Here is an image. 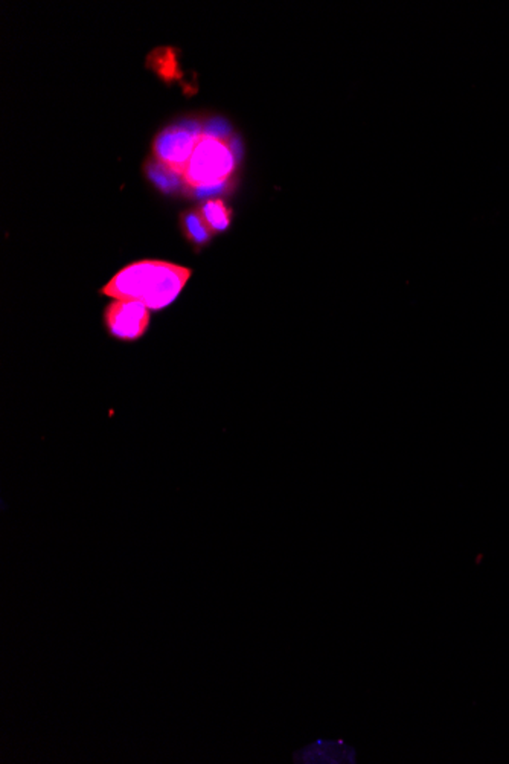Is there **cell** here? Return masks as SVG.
Masks as SVG:
<instances>
[{"instance_id": "cell-2", "label": "cell", "mask_w": 509, "mask_h": 764, "mask_svg": "<svg viewBox=\"0 0 509 764\" xmlns=\"http://www.w3.org/2000/svg\"><path fill=\"white\" fill-rule=\"evenodd\" d=\"M237 165L238 153L232 149L229 139L205 132L182 177L186 190L212 193L226 185Z\"/></svg>"}, {"instance_id": "cell-4", "label": "cell", "mask_w": 509, "mask_h": 764, "mask_svg": "<svg viewBox=\"0 0 509 764\" xmlns=\"http://www.w3.org/2000/svg\"><path fill=\"white\" fill-rule=\"evenodd\" d=\"M104 323L114 338L133 342L148 330L149 308L140 301L115 299L104 312Z\"/></svg>"}, {"instance_id": "cell-6", "label": "cell", "mask_w": 509, "mask_h": 764, "mask_svg": "<svg viewBox=\"0 0 509 764\" xmlns=\"http://www.w3.org/2000/svg\"><path fill=\"white\" fill-rule=\"evenodd\" d=\"M179 220H181V229L183 236L192 246L200 249L211 242L214 234L209 229V226L206 225L200 210H185V212H182Z\"/></svg>"}, {"instance_id": "cell-1", "label": "cell", "mask_w": 509, "mask_h": 764, "mask_svg": "<svg viewBox=\"0 0 509 764\" xmlns=\"http://www.w3.org/2000/svg\"><path fill=\"white\" fill-rule=\"evenodd\" d=\"M191 273V269L174 262L140 260L121 269L101 293L108 298L140 301L157 312L174 303Z\"/></svg>"}, {"instance_id": "cell-3", "label": "cell", "mask_w": 509, "mask_h": 764, "mask_svg": "<svg viewBox=\"0 0 509 764\" xmlns=\"http://www.w3.org/2000/svg\"><path fill=\"white\" fill-rule=\"evenodd\" d=\"M203 133L205 127L197 123L166 127L156 136L153 156L177 175L183 176L186 165L190 162Z\"/></svg>"}, {"instance_id": "cell-7", "label": "cell", "mask_w": 509, "mask_h": 764, "mask_svg": "<svg viewBox=\"0 0 509 764\" xmlns=\"http://www.w3.org/2000/svg\"><path fill=\"white\" fill-rule=\"evenodd\" d=\"M145 173L160 191H164L165 194H173L186 188L183 177L156 159L155 156L145 165Z\"/></svg>"}, {"instance_id": "cell-5", "label": "cell", "mask_w": 509, "mask_h": 764, "mask_svg": "<svg viewBox=\"0 0 509 764\" xmlns=\"http://www.w3.org/2000/svg\"><path fill=\"white\" fill-rule=\"evenodd\" d=\"M296 763H355V751L342 740H318L294 755Z\"/></svg>"}, {"instance_id": "cell-8", "label": "cell", "mask_w": 509, "mask_h": 764, "mask_svg": "<svg viewBox=\"0 0 509 764\" xmlns=\"http://www.w3.org/2000/svg\"><path fill=\"white\" fill-rule=\"evenodd\" d=\"M200 212L212 234H222L229 229L232 223V210L222 199L206 201L201 205Z\"/></svg>"}]
</instances>
